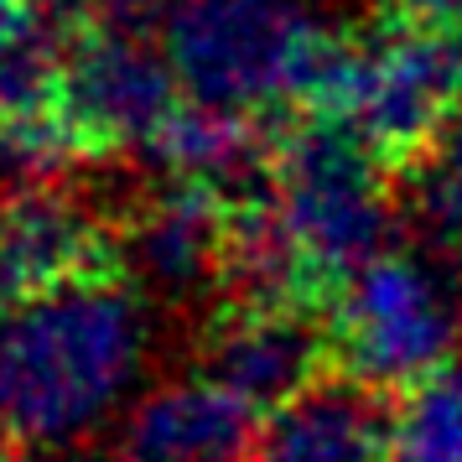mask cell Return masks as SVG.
Listing matches in <instances>:
<instances>
[{
    "label": "cell",
    "instance_id": "obj_1",
    "mask_svg": "<svg viewBox=\"0 0 462 462\" xmlns=\"http://www.w3.org/2000/svg\"><path fill=\"white\" fill-rule=\"evenodd\" d=\"M141 358L146 312L115 275L22 301L0 322V426L37 447L84 437L135 384Z\"/></svg>",
    "mask_w": 462,
    "mask_h": 462
},
{
    "label": "cell",
    "instance_id": "obj_2",
    "mask_svg": "<svg viewBox=\"0 0 462 462\" xmlns=\"http://www.w3.org/2000/svg\"><path fill=\"white\" fill-rule=\"evenodd\" d=\"M307 105L317 125L343 130L374 162L416 167L462 115V22H405L358 42H333Z\"/></svg>",
    "mask_w": 462,
    "mask_h": 462
},
{
    "label": "cell",
    "instance_id": "obj_3",
    "mask_svg": "<svg viewBox=\"0 0 462 462\" xmlns=\"http://www.w3.org/2000/svg\"><path fill=\"white\" fill-rule=\"evenodd\" d=\"M162 47L198 105L250 115L307 99L333 37L312 0H177Z\"/></svg>",
    "mask_w": 462,
    "mask_h": 462
},
{
    "label": "cell",
    "instance_id": "obj_4",
    "mask_svg": "<svg viewBox=\"0 0 462 462\" xmlns=\"http://www.w3.org/2000/svg\"><path fill=\"white\" fill-rule=\"evenodd\" d=\"M281 234L291 239L312 301H337L364 265H374L390 239V203L379 192L374 156L333 125L286 135L265 192Z\"/></svg>",
    "mask_w": 462,
    "mask_h": 462
},
{
    "label": "cell",
    "instance_id": "obj_5",
    "mask_svg": "<svg viewBox=\"0 0 462 462\" xmlns=\"http://www.w3.org/2000/svg\"><path fill=\"white\" fill-rule=\"evenodd\" d=\"M337 343L369 390H416L447 369L457 307L416 254H379L333 301Z\"/></svg>",
    "mask_w": 462,
    "mask_h": 462
},
{
    "label": "cell",
    "instance_id": "obj_6",
    "mask_svg": "<svg viewBox=\"0 0 462 462\" xmlns=\"http://www.w3.org/2000/svg\"><path fill=\"white\" fill-rule=\"evenodd\" d=\"M177 88L167 47H151L135 32H88L63 47L58 109L84 151L146 146L177 109Z\"/></svg>",
    "mask_w": 462,
    "mask_h": 462
},
{
    "label": "cell",
    "instance_id": "obj_7",
    "mask_svg": "<svg viewBox=\"0 0 462 462\" xmlns=\"http://www.w3.org/2000/svg\"><path fill=\"white\" fill-rule=\"evenodd\" d=\"M322 358L328 343L307 307L239 301L208 337V379L254 411H281L312 390L322 379Z\"/></svg>",
    "mask_w": 462,
    "mask_h": 462
},
{
    "label": "cell",
    "instance_id": "obj_8",
    "mask_svg": "<svg viewBox=\"0 0 462 462\" xmlns=\"http://www.w3.org/2000/svg\"><path fill=\"white\" fill-rule=\"evenodd\" d=\"M105 275V229L63 188H16L0 203V296L37 301Z\"/></svg>",
    "mask_w": 462,
    "mask_h": 462
},
{
    "label": "cell",
    "instance_id": "obj_9",
    "mask_svg": "<svg viewBox=\"0 0 462 462\" xmlns=\"http://www.w3.org/2000/svg\"><path fill=\"white\" fill-rule=\"evenodd\" d=\"M254 405L218 379H177L151 390L125 420V462H254Z\"/></svg>",
    "mask_w": 462,
    "mask_h": 462
},
{
    "label": "cell",
    "instance_id": "obj_10",
    "mask_svg": "<svg viewBox=\"0 0 462 462\" xmlns=\"http://www.w3.org/2000/svg\"><path fill=\"white\" fill-rule=\"evenodd\" d=\"M395 416L364 379H317L265 416L254 462H390Z\"/></svg>",
    "mask_w": 462,
    "mask_h": 462
},
{
    "label": "cell",
    "instance_id": "obj_11",
    "mask_svg": "<svg viewBox=\"0 0 462 462\" xmlns=\"http://www.w3.org/2000/svg\"><path fill=\"white\" fill-rule=\"evenodd\" d=\"M234 203L224 188L171 182L151 198L130 224V265L162 291H198L203 281L224 275Z\"/></svg>",
    "mask_w": 462,
    "mask_h": 462
},
{
    "label": "cell",
    "instance_id": "obj_12",
    "mask_svg": "<svg viewBox=\"0 0 462 462\" xmlns=\"http://www.w3.org/2000/svg\"><path fill=\"white\" fill-rule=\"evenodd\" d=\"M167 171L171 182H203V188H224L239 182L245 171L260 162V125L239 109H218V105H177L167 115V125L141 146Z\"/></svg>",
    "mask_w": 462,
    "mask_h": 462
},
{
    "label": "cell",
    "instance_id": "obj_13",
    "mask_svg": "<svg viewBox=\"0 0 462 462\" xmlns=\"http://www.w3.org/2000/svg\"><path fill=\"white\" fill-rule=\"evenodd\" d=\"M390 462H462V369L420 379L395 411Z\"/></svg>",
    "mask_w": 462,
    "mask_h": 462
},
{
    "label": "cell",
    "instance_id": "obj_14",
    "mask_svg": "<svg viewBox=\"0 0 462 462\" xmlns=\"http://www.w3.org/2000/svg\"><path fill=\"white\" fill-rule=\"evenodd\" d=\"M73 156H84V146L68 130L58 105L26 109V115H0V171L16 188H47Z\"/></svg>",
    "mask_w": 462,
    "mask_h": 462
},
{
    "label": "cell",
    "instance_id": "obj_15",
    "mask_svg": "<svg viewBox=\"0 0 462 462\" xmlns=\"http://www.w3.org/2000/svg\"><path fill=\"white\" fill-rule=\"evenodd\" d=\"M411 182H416L411 203H416L420 229L441 245H462V115L411 167Z\"/></svg>",
    "mask_w": 462,
    "mask_h": 462
},
{
    "label": "cell",
    "instance_id": "obj_16",
    "mask_svg": "<svg viewBox=\"0 0 462 462\" xmlns=\"http://www.w3.org/2000/svg\"><path fill=\"white\" fill-rule=\"evenodd\" d=\"M405 11V22L420 26H457L462 22V0H395Z\"/></svg>",
    "mask_w": 462,
    "mask_h": 462
},
{
    "label": "cell",
    "instance_id": "obj_17",
    "mask_svg": "<svg viewBox=\"0 0 462 462\" xmlns=\"http://www.w3.org/2000/svg\"><path fill=\"white\" fill-rule=\"evenodd\" d=\"M32 22H37V16L26 11L22 0H0V52L16 42V37H22V32H26Z\"/></svg>",
    "mask_w": 462,
    "mask_h": 462
},
{
    "label": "cell",
    "instance_id": "obj_18",
    "mask_svg": "<svg viewBox=\"0 0 462 462\" xmlns=\"http://www.w3.org/2000/svg\"><path fill=\"white\" fill-rule=\"evenodd\" d=\"M84 5L109 11V16H130V11H146V5H156V0H84Z\"/></svg>",
    "mask_w": 462,
    "mask_h": 462
},
{
    "label": "cell",
    "instance_id": "obj_19",
    "mask_svg": "<svg viewBox=\"0 0 462 462\" xmlns=\"http://www.w3.org/2000/svg\"><path fill=\"white\" fill-rule=\"evenodd\" d=\"M16 462H63V457H52V452H32V457H16Z\"/></svg>",
    "mask_w": 462,
    "mask_h": 462
}]
</instances>
